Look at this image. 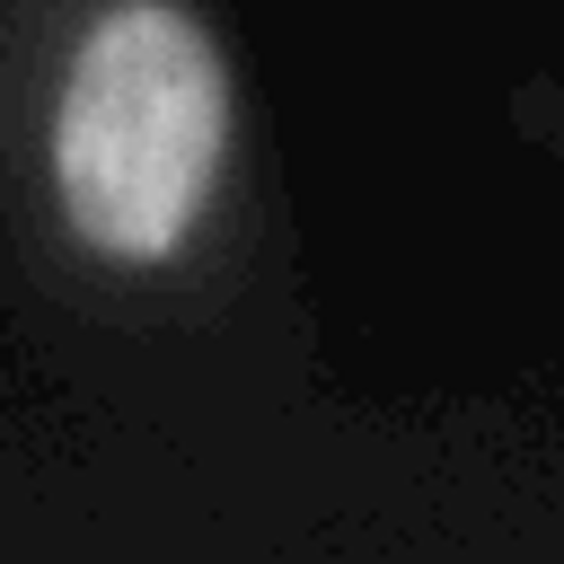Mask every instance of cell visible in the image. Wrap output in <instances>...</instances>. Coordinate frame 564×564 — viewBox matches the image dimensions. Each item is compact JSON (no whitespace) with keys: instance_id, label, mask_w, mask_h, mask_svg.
<instances>
[{"instance_id":"cell-1","label":"cell","mask_w":564,"mask_h":564,"mask_svg":"<svg viewBox=\"0 0 564 564\" xmlns=\"http://www.w3.org/2000/svg\"><path fill=\"white\" fill-rule=\"evenodd\" d=\"M53 203L97 264H176L229 159V62L185 0H106L53 88Z\"/></svg>"}]
</instances>
